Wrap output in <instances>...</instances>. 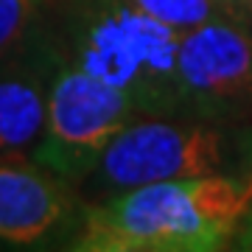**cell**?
Returning <instances> with one entry per match:
<instances>
[{
	"mask_svg": "<svg viewBox=\"0 0 252 252\" xmlns=\"http://www.w3.org/2000/svg\"><path fill=\"white\" fill-rule=\"evenodd\" d=\"M252 207V174H207L137 185L81 207L70 250L213 252Z\"/></svg>",
	"mask_w": 252,
	"mask_h": 252,
	"instance_id": "cell-1",
	"label": "cell"
},
{
	"mask_svg": "<svg viewBox=\"0 0 252 252\" xmlns=\"http://www.w3.org/2000/svg\"><path fill=\"white\" fill-rule=\"evenodd\" d=\"M51 31L64 64L126 90L143 118H180V31L132 0H64Z\"/></svg>",
	"mask_w": 252,
	"mask_h": 252,
	"instance_id": "cell-2",
	"label": "cell"
},
{
	"mask_svg": "<svg viewBox=\"0 0 252 252\" xmlns=\"http://www.w3.org/2000/svg\"><path fill=\"white\" fill-rule=\"evenodd\" d=\"M207 174H252V126L202 118H137L79 188L93 202L137 185Z\"/></svg>",
	"mask_w": 252,
	"mask_h": 252,
	"instance_id": "cell-3",
	"label": "cell"
},
{
	"mask_svg": "<svg viewBox=\"0 0 252 252\" xmlns=\"http://www.w3.org/2000/svg\"><path fill=\"white\" fill-rule=\"evenodd\" d=\"M137 118L143 112L126 90L64 64L51 87L45 129L31 160L81 185L109 143Z\"/></svg>",
	"mask_w": 252,
	"mask_h": 252,
	"instance_id": "cell-4",
	"label": "cell"
},
{
	"mask_svg": "<svg viewBox=\"0 0 252 252\" xmlns=\"http://www.w3.org/2000/svg\"><path fill=\"white\" fill-rule=\"evenodd\" d=\"M252 115V31L213 17L180 39V118L241 124Z\"/></svg>",
	"mask_w": 252,
	"mask_h": 252,
	"instance_id": "cell-5",
	"label": "cell"
},
{
	"mask_svg": "<svg viewBox=\"0 0 252 252\" xmlns=\"http://www.w3.org/2000/svg\"><path fill=\"white\" fill-rule=\"evenodd\" d=\"M76 196L73 182L31 157L0 160V241L9 247H42L54 238L73 241L81 219Z\"/></svg>",
	"mask_w": 252,
	"mask_h": 252,
	"instance_id": "cell-6",
	"label": "cell"
},
{
	"mask_svg": "<svg viewBox=\"0 0 252 252\" xmlns=\"http://www.w3.org/2000/svg\"><path fill=\"white\" fill-rule=\"evenodd\" d=\"M62 67V48L48 20L9 62L0 64V160L34 154L45 129L51 87Z\"/></svg>",
	"mask_w": 252,
	"mask_h": 252,
	"instance_id": "cell-7",
	"label": "cell"
},
{
	"mask_svg": "<svg viewBox=\"0 0 252 252\" xmlns=\"http://www.w3.org/2000/svg\"><path fill=\"white\" fill-rule=\"evenodd\" d=\"M45 9L48 0H0V64L9 62L36 34Z\"/></svg>",
	"mask_w": 252,
	"mask_h": 252,
	"instance_id": "cell-8",
	"label": "cell"
},
{
	"mask_svg": "<svg viewBox=\"0 0 252 252\" xmlns=\"http://www.w3.org/2000/svg\"><path fill=\"white\" fill-rule=\"evenodd\" d=\"M135 6L152 14V17L162 20L165 26H171L174 31H190V28L202 26L213 17H224L213 0H132Z\"/></svg>",
	"mask_w": 252,
	"mask_h": 252,
	"instance_id": "cell-9",
	"label": "cell"
},
{
	"mask_svg": "<svg viewBox=\"0 0 252 252\" xmlns=\"http://www.w3.org/2000/svg\"><path fill=\"white\" fill-rule=\"evenodd\" d=\"M213 3L219 6V11L224 17L244 23V26H252V0H213Z\"/></svg>",
	"mask_w": 252,
	"mask_h": 252,
	"instance_id": "cell-10",
	"label": "cell"
},
{
	"mask_svg": "<svg viewBox=\"0 0 252 252\" xmlns=\"http://www.w3.org/2000/svg\"><path fill=\"white\" fill-rule=\"evenodd\" d=\"M235 247H241V250H252V207L247 210V216L241 219V224H238V233H235Z\"/></svg>",
	"mask_w": 252,
	"mask_h": 252,
	"instance_id": "cell-11",
	"label": "cell"
}]
</instances>
